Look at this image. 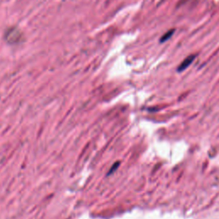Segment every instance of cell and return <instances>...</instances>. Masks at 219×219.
I'll use <instances>...</instances> for the list:
<instances>
[{
  "instance_id": "cell-1",
  "label": "cell",
  "mask_w": 219,
  "mask_h": 219,
  "mask_svg": "<svg viewBox=\"0 0 219 219\" xmlns=\"http://www.w3.org/2000/svg\"><path fill=\"white\" fill-rule=\"evenodd\" d=\"M195 55H190V56H188L187 58H185V59L182 62V64L179 65V67L177 68V71H178V72H182V71L185 70L186 69L188 68L189 65L193 62V60L195 59Z\"/></svg>"
},
{
  "instance_id": "cell-2",
  "label": "cell",
  "mask_w": 219,
  "mask_h": 219,
  "mask_svg": "<svg viewBox=\"0 0 219 219\" xmlns=\"http://www.w3.org/2000/svg\"><path fill=\"white\" fill-rule=\"evenodd\" d=\"M174 32H175V29H172V30H169L168 31L167 33H165L162 37H161V39H160V42H161V43H164V42H165V41H167L168 40H169V39L172 37V35H173V34H174Z\"/></svg>"
},
{
  "instance_id": "cell-3",
  "label": "cell",
  "mask_w": 219,
  "mask_h": 219,
  "mask_svg": "<svg viewBox=\"0 0 219 219\" xmlns=\"http://www.w3.org/2000/svg\"><path fill=\"white\" fill-rule=\"evenodd\" d=\"M119 165H120V163L119 162L116 163V164H115L113 165L112 167H111V169H110V171L108 172V175H111V174H112V173H113V172H114L115 170H116V169L118 168V166H119Z\"/></svg>"
}]
</instances>
